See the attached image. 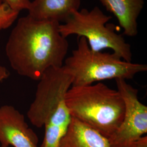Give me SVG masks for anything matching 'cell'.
<instances>
[{"label":"cell","mask_w":147,"mask_h":147,"mask_svg":"<svg viewBox=\"0 0 147 147\" xmlns=\"http://www.w3.org/2000/svg\"><path fill=\"white\" fill-rule=\"evenodd\" d=\"M81 3V0H33L28 15L37 20L65 22L80 10Z\"/></svg>","instance_id":"cell-8"},{"label":"cell","mask_w":147,"mask_h":147,"mask_svg":"<svg viewBox=\"0 0 147 147\" xmlns=\"http://www.w3.org/2000/svg\"><path fill=\"white\" fill-rule=\"evenodd\" d=\"M0 147H4V146H0Z\"/></svg>","instance_id":"cell-15"},{"label":"cell","mask_w":147,"mask_h":147,"mask_svg":"<svg viewBox=\"0 0 147 147\" xmlns=\"http://www.w3.org/2000/svg\"><path fill=\"white\" fill-rule=\"evenodd\" d=\"M10 75V73L8 69L2 65H0V82L8 79Z\"/></svg>","instance_id":"cell-14"},{"label":"cell","mask_w":147,"mask_h":147,"mask_svg":"<svg viewBox=\"0 0 147 147\" xmlns=\"http://www.w3.org/2000/svg\"><path fill=\"white\" fill-rule=\"evenodd\" d=\"M19 13L5 4H0V31L11 26L17 19Z\"/></svg>","instance_id":"cell-11"},{"label":"cell","mask_w":147,"mask_h":147,"mask_svg":"<svg viewBox=\"0 0 147 147\" xmlns=\"http://www.w3.org/2000/svg\"><path fill=\"white\" fill-rule=\"evenodd\" d=\"M72 82V77L63 66L48 69L39 80L27 115L32 125L38 128L45 127L40 147H58L68 129L72 117L65 95Z\"/></svg>","instance_id":"cell-2"},{"label":"cell","mask_w":147,"mask_h":147,"mask_svg":"<svg viewBox=\"0 0 147 147\" xmlns=\"http://www.w3.org/2000/svg\"><path fill=\"white\" fill-rule=\"evenodd\" d=\"M78 47L65 58L63 67L72 77L71 86H83L106 80H131L146 71L147 64L127 62L114 53L94 51L84 37L78 38Z\"/></svg>","instance_id":"cell-4"},{"label":"cell","mask_w":147,"mask_h":147,"mask_svg":"<svg viewBox=\"0 0 147 147\" xmlns=\"http://www.w3.org/2000/svg\"><path fill=\"white\" fill-rule=\"evenodd\" d=\"M59 25L28 15L19 19L5 45L11 67L22 76L39 81L48 69L62 67L69 42L59 31Z\"/></svg>","instance_id":"cell-1"},{"label":"cell","mask_w":147,"mask_h":147,"mask_svg":"<svg viewBox=\"0 0 147 147\" xmlns=\"http://www.w3.org/2000/svg\"><path fill=\"white\" fill-rule=\"evenodd\" d=\"M30 0H0V4H5L14 11L20 13L28 10L31 3Z\"/></svg>","instance_id":"cell-12"},{"label":"cell","mask_w":147,"mask_h":147,"mask_svg":"<svg viewBox=\"0 0 147 147\" xmlns=\"http://www.w3.org/2000/svg\"><path fill=\"white\" fill-rule=\"evenodd\" d=\"M57 147H111L109 139L74 118Z\"/></svg>","instance_id":"cell-10"},{"label":"cell","mask_w":147,"mask_h":147,"mask_svg":"<svg viewBox=\"0 0 147 147\" xmlns=\"http://www.w3.org/2000/svg\"><path fill=\"white\" fill-rule=\"evenodd\" d=\"M112 18L98 6L90 11L84 8L74 11L63 24H60L59 31L65 38L74 34L78 38L84 37L93 51H101L110 49L124 61L132 62L130 45L126 42L122 34H118L114 28L106 25Z\"/></svg>","instance_id":"cell-5"},{"label":"cell","mask_w":147,"mask_h":147,"mask_svg":"<svg viewBox=\"0 0 147 147\" xmlns=\"http://www.w3.org/2000/svg\"><path fill=\"white\" fill-rule=\"evenodd\" d=\"M125 112L119 126L109 141L111 147H127L147 133V107L138 99V90L124 79L115 80Z\"/></svg>","instance_id":"cell-6"},{"label":"cell","mask_w":147,"mask_h":147,"mask_svg":"<svg viewBox=\"0 0 147 147\" xmlns=\"http://www.w3.org/2000/svg\"><path fill=\"white\" fill-rule=\"evenodd\" d=\"M106 10L117 18L123 34L135 37L138 34L137 20L143 8L144 0H99Z\"/></svg>","instance_id":"cell-9"},{"label":"cell","mask_w":147,"mask_h":147,"mask_svg":"<svg viewBox=\"0 0 147 147\" xmlns=\"http://www.w3.org/2000/svg\"><path fill=\"white\" fill-rule=\"evenodd\" d=\"M127 147H147V136H143Z\"/></svg>","instance_id":"cell-13"},{"label":"cell","mask_w":147,"mask_h":147,"mask_svg":"<svg viewBox=\"0 0 147 147\" xmlns=\"http://www.w3.org/2000/svg\"><path fill=\"white\" fill-rule=\"evenodd\" d=\"M0 143L4 147H38L36 134L11 105L0 106Z\"/></svg>","instance_id":"cell-7"},{"label":"cell","mask_w":147,"mask_h":147,"mask_svg":"<svg viewBox=\"0 0 147 147\" xmlns=\"http://www.w3.org/2000/svg\"><path fill=\"white\" fill-rule=\"evenodd\" d=\"M65 101L72 118L107 138L117 130L124 115L125 105L120 93L101 82L71 86Z\"/></svg>","instance_id":"cell-3"}]
</instances>
